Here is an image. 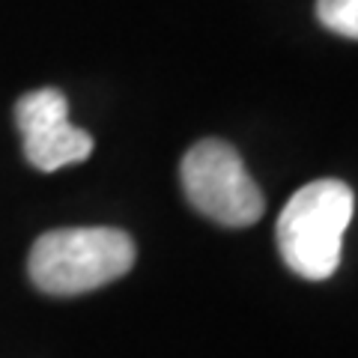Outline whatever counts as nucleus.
Returning a JSON list of instances; mask_svg holds the SVG:
<instances>
[{"label":"nucleus","mask_w":358,"mask_h":358,"mask_svg":"<svg viewBox=\"0 0 358 358\" xmlns=\"http://www.w3.org/2000/svg\"><path fill=\"white\" fill-rule=\"evenodd\" d=\"M355 194L341 179H317L287 200L275 239L284 263L305 281H326L338 272L343 233L352 221Z\"/></svg>","instance_id":"f03ea898"},{"label":"nucleus","mask_w":358,"mask_h":358,"mask_svg":"<svg viewBox=\"0 0 358 358\" xmlns=\"http://www.w3.org/2000/svg\"><path fill=\"white\" fill-rule=\"evenodd\" d=\"M185 197L200 215L224 227H251L263 218L266 200L257 182L248 176L239 152L224 141H197L185 152L182 167Z\"/></svg>","instance_id":"7ed1b4c3"},{"label":"nucleus","mask_w":358,"mask_h":358,"mask_svg":"<svg viewBox=\"0 0 358 358\" xmlns=\"http://www.w3.org/2000/svg\"><path fill=\"white\" fill-rule=\"evenodd\" d=\"M134 266V242L117 227H63L33 242L27 272L48 296H78L117 281Z\"/></svg>","instance_id":"f257e3e1"},{"label":"nucleus","mask_w":358,"mask_h":358,"mask_svg":"<svg viewBox=\"0 0 358 358\" xmlns=\"http://www.w3.org/2000/svg\"><path fill=\"white\" fill-rule=\"evenodd\" d=\"M15 122L24 138V159L42 173L90 159L93 138L69 122L66 96L54 87L24 93L15 105Z\"/></svg>","instance_id":"20e7f679"},{"label":"nucleus","mask_w":358,"mask_h":358,"mask_svg":"<svg viewBox=\"0 0 358 358\" xmlns=\"http://www.w3.org/2000/svg\"><path fill=\"white\" fill-rule=\"evenodd\" d=\"M317 18L338 36H358V0H317Z\"/></svg>","instance_id":"39448f33"}]
</instances>
